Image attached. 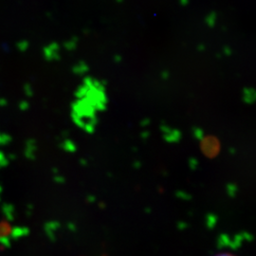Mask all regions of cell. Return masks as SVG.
<instances>
[{
  "label": "cell",
  "mask_w": 256,
  "mask_h": 256,
  "mask_svg": "<svg viewBox=\"0 0 256 256\" xmlns=\"http://www.w3.org/2000/svg\"><path fill=\"white\" fill-rule=\"evenodd\" d=\"M160 131L162 133L164 138L169 144L178 142L182 137V134L178 129L170 128L169 126H167L165 124H160Z\"/></svg>",
  "instance_id": "6da1fadb"
},
{
  "label": "cell",
  "mask_w": 256,
  "mask_h": 256,
  "mask_svg": "<svg viewBox=\"0 0 256 256\" xmlns=\"http://www.w3.org/2000/svg\"><path fill=\"white\" fill-rule=\"evenodd\" d=\"M256 92L254 88H244L242 90V99L247 104H252L256 101Z\"/></svg>",
  "instance_id": "7a4b0ae2"
},
{
  "label": "cell",
  "mask_w": 256,
  "mask_h": 256,
  "mask_svg": "<svg viewBox=\"0 0 256 256\" xmlns=\"http://www.w3.org/2000/svg\"><path fill=\"white\" fill-rule=\"evenodd\" d=\"M72 70L76 75L82 76L90 72V66L84 61H79L77 64L74 66Z\"/></svg>",
  "instance_id": "3957f363"
},
{
  "label": "cell",
  "mask_w": 256,
  "mask_h": 256,
  "mask_svg": "<svg viewBox=\"0 0 256 256\" xmlns=\"http://www.w3.org/2000/svg\"><path fill=\"white\" fill-rule=\"evenodd\" d=\"M218 20V14L216 12H212L210 14H208L205 18V23L207 24V26L209 28H214L216 26Z\"/></svg>",
  "instance_id": "277c9868"
},
{
  "label": "cell",
  "mask_w": 256,
  "mask_h": 256,
  "mask_svg": "<svg viewBox=\"0 0 256 256\" xmlns=\"http://www.w3.org/2000/svg\"><path fill=\"white\" fill-rule=\"evenodd\" d=\"M77 44H78V38H77V37H72V38L68 42V44L66 43V48L68 50H74L76 48Z\"/></svg>",
  "instance_id": "5b68a950"
},
{
  "label": "cell",
  "mask_w": 256,
  "mask_h": 256,
  "mask_svg": "<svg viewBox=\"0 0 256 256\" xmlns=\"http://www.w3.org/2000/svg\"><path fill=\"white\" fill-rule=\"evenodd\" d=\"M192 135L198 140H202L204 138V131L200 128H192Z\"/></svg>",
  "instance_id": "8992f818"
},
{
  "label": "cell",
  "mask_w": 256,
  "mask_h": 256,
  "mask_svg": "<svg viewBox=\"0 0 256 256\" xmlns=\"http://www.w3.org/2000/svg\"><path fill=\"white\" fill-rule=\"evenodd\" d=\"M223 54L226 55V56H230V55H232V48L230 46H223Z\"/></svg>",
  "instance_id": "52a82bcc"
},
{
  "label": "cell",
  "mask_w": 256,
  "mask_h": 256,
  "mask_svg": "<svg viewBox=\"0 0 256 256\" xmlns=\"http://www.w3.org/2000/svg\"><path fill=\"white\" fill-rule=\"evenodd\" d=\"M150 124H151V120L150 119H144L142 122H140V126H142V128H147L148 126H150Z\"/></svg>",
  "instance_id": "ba28073f"
},
{
  "label": "cell",
  "mask_w": 256,
  "mask_h": 256,
  "mask_svg": "<svg viewBox=\"0 0 256 256\" xmlns=\"http://www.w3.org/2000/svg\"><path fill=\"white\" fill-rule=\"evenodd\" d=\"M169 76H170V74H169V72H167V70H164V72H162V74H160V77H162L164 80H168Z\"/></svg>",
  "instance_id": "9c48e42d"
},
{
  "label": "cell",
  "mask_w": 256,
  "mask_h": 256,
  "mask_svg": "<svg viewBox=\"0 0 256 256\" xmlns=\"http://www.w3.org/2000/svg\"><path fill=\"white\" fill-rule=\"evenodd\" d=\"M113 61H114L115 63H120V62H122V56L119 54L114 55Z\"/></svg>",
  "instance_id": "30bf717a"
},
{
  "label": "cell",
  "mask_w": 256,
  "mask_h": 256,
  "mask_svg": "<svg viewBox=\"0 0 256 256\" xmlns=\"http://www.w3.org/2000/svg\"><path fill=\"white\" fill-rule=\"evenodd\" d=\"M142 138H149V136H150V131H148V130H144V131H142Z\"/></svg>",
  "instance_id": "8fae6325"
},
{
  "label": "cell",
  "mask_w": 256,
  "mask_h": 256,
  "mask_svg": "<svg viewBox=\"0 0 256 256\" xmlns=\"http://www.w3.org/2000/svg\"><path fill=\"white\" fill-rule=\"evenodd\" d=\"M196 48H198V52H204V50H205V48H205V46H204L203 44H200Z\"/></svg>",
  "instance_id": "7c38bea8"
},
{
  "label": "cell",
  "mask_w": 256,
  "mask_h": 256,
  "mask_svg": "<svg viewBox=\"0 0 256 256\" xmlns=\"http://www.w3.org/2000/svg\"><path fill=\"white\" fill-rule=\"evenodd\" d=\"M234 256V254H229V252H222V254H216V256Z\"/></svg>",
  "instance_id": "4fadbf2b"
}]
</instances>
